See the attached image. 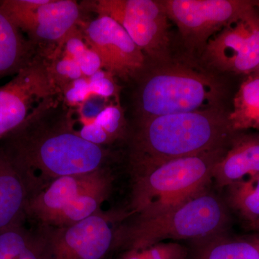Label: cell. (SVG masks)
Listing matches in <instances>:
<instances>
[{"label":"cell","mask_w":259,"mask_h":259,"mask_svg":"<svg viewBox=\"0 0 259 259\" xmlns=\"http://www.w3.org/2000/svg\"><path fill=\"white\" fill-rule=\"evenodd\" d=\"M232 132L228 116L212 107L141 121L134 139L133 173L224 148Z\"/></svg>","instance_id":"6da1fadb"},{"label":"cell","mask_w":259,"mask_h":259,"mask_svg":"<svg viewBox=\"0 0 259 259\" xmlns=\"http://www.w3.org/2000/svg\"><path fill=\"white\" fill-rule=\"evenodd\" d=\"M1 148L21 172L26 184L39 172L44 180L84 175L103 168L107 153L69 127L32 131L23 125L5 138Z\"/></svg>","instance_id":"7a4b0ae2"},{"label":"cell","mask_w":259,"mask_h":259,"mask_svg":"<svg viewBox=\"0 0 259 259\" xmlns=\"http://www.w3.org/2000/svg\"><path fill=\"white\" fill-rule=\"evenodd\" d=\"M228 224L222 199L207 188L176 207L122 224L116 229L114 249H143L166 240L202 241L225 234Z\"/></svg>","instance_id":"3957f363"},{"label":"cell","mask_w":259,"mask_h":259,"mask_svg":"<svg viewBox=\"0 0 259 259\" xmlns=\"http://www.w3.org/2000/svg\"><path fill=\"white\" fill-rule=\"evenodd\" d=\"M224 148L177 158L134 175L131 207L151 217L176 207L207 188Z\"/></svg>","instance_id":"277c9868"},{"label":"cell","mask_w":259,"mask_h":259,"mask_svg":"<svg viewBox=\"0 0 259 259\" xmlns=\"http://www.w3.org/2000/svg\"><path fill=\"white\" fill-rule=\"evenodd\" d=\"M153 70L141 81L137 95L141 121L158 116L211 108L221 89L215 80L181 64Z\"/></svg>","instance_id":"5b68a950"},{"label":"cell","mask_w":259,"mask_h":259,"mask_svg":"<svg viewBox=\"0 0 259 259\" xmlns=\"http://www.w3.org/2000/svg\"><path fill=\"white\" fill-rule=\"evenodd\" d=\"M57 93L51 70L32 60L0 87V141L50 107Z\"/></svg>","instance_id":"8992f818"},{"label":"cell","mask_w":259,"mask_h":259,"mask_svg":"<svg viewBox=\"0 0 259 259\" xmlns=\"http://www.w3.org/2000/svg\"><path fill=\"white\" fill-rule=\"evenodd\" d=\"M161 3L168 19L192 47H206L215 32L256 10L254 2L243 0H163Z\"/></svg>","instance_id":"52a82bcc"},{"label":"cell","mask_w":259,"mask_h":259,"mask_svg":"<svg viewBox=\"0 0 259 259\" xmlns=\"http://www.w3.org/2000/svg\"><path fill=\"white\" fill-rule=\"evenodd\" d=\"M95 9L99 15L110 17L120 24L145 56L166 61L168 18L161 1L100 0Z\"/></svg>","instance_id":"ba28073f"},{"label":"cell","mask_w":259,"mask_h":259,"mask_svg":"<svg viewBox=\"0 0 259 259\" xmlns=\"http://www.w3.org/2000/svg\"><path fill=\"white\" fill-rule=\"evenodd\" d=\"M125 214L100 210L71 226L47 228L52 259H106L114 249L117 228Z\"/></svg>","instance_id":"9c48e42d"},{"label":"cell","mask_w":259,"mask_h":259,"mask_svg":"<svg viewBox=\"0 0 259 259\" xmlns=\"http://www.w3.org/2000/svg\"><path fill=\"white\" fill-rule=\"evenodd\" d=\"M83 38L101 59L102 68L127 80L144 71L146 56L125 29L110 17L99 15L83 29Z\"/></svg>","instance_id":"30bf717a"},{"label":"cell","mask_w":259,"mask_h":259,"mask_svg":"<svg viewBox=\"0 0 259 259\" xmlns=\"http://www.w3.org/2000/svg\"><path fill=\"white\" fill-rule=\"evenodd\" d=\"M205 59L222 71L251 74L259 65V13L257 10L223 29L205 47Z\"/></svg>","instance_id":"8fae6325"},{"label":"cell","mask_w":259,"mask_h":259,"mask_svg":"<svg viewBox=\"0 0 259 259\" xmlns=\"http://www.w3.org/2000/svg\"><path fill=\"white\" fill-rule=\"evenodd\" d=\"M111 177L104 168L84 175L60 177L29 197L25 214L47 226L61 209L80 194Z\"/></svg>","instance_id":"7c38bea8"},{"label":"cell","mask_w":259,"mask_h":259,"mask_svg":"<svg viewBox=\"0 0 259 259\" xmlns=\"http://www.w3.org/2000/svg\"><path fill=\"white\" fill-rule=\"evenodd\" d=\"M80 9L72 0H47L32 13L23 32L33 42H60L75 28Z\"/></svg>","instance_id":"4fadbf2b"},{"label":"cell","mask_w":259,"mask_h":259,"mask_svg":"<svg viewBox=\"0 0 259 259\" xmlns=\"http://www.w3.org/2000/svg\"><path fill=\"white\" fill-rule=\"evenodd\" d=\"M259 174V135L235 139L218 162L212 180L218 187H228L245 177Z\"/></svg>","instance_id":"5bb4252c"},{"label":"cell","mask_w":259,"mask_h":259,"mask_svg":"<svg viewBox=\"0 0 259 259\" xmlns=\"http://www.w3.org/2000/svg\"><path fill=\"white\" fill-rule=\"evenodd\" d=\"M28 198L23 175L0 148V229L23 223Z\"/></svg>","instance_id":"9a60e30c"},{"label":"cell","mask_w":259,"mask_h":259,"mask_svg":"<svg viewBox=\"0 0 259 259\" xmlns=\"http://www.w3.org/2000/svg\"><path fill=\"white\" fill-rule=\"evenodd\" d=\"M31 47L0 10V78L17 74L30 62Z\"/></svg>","instance_id":"2e32d148"},{"label":"cell","mask_w":259,"mask_h":259,"mask_svg":"<svg viewBox=\"0 0 259 259\" xmlns=\"http://www.w3.org/2000/svg\"><path fill=\"white\" fill-rule=\"evenodd\" d=\"M111 186L112 177H110L91 190L80 194L61 209L46 227L59 228L71 226L95 214L100 210L102 202L108 197Z\"/></svg>","instance_id":"e0dca14e"},{"label":"cell","mask_w":259,"mask_h":259,"mask_svg":"<svg viewBox=\"0 0 259 259\" xmlns=\"http://www.w3.org/2000/svg\"><path fill=\"white\" fill-rule=\"evenodd\" d=\"M231 131L259 130V75L250 74L241 83L228 116Z\"/></svg>","instance_id":"ac0fdd59"},{"label":"cell","mask_w":259,"mask_h":259,"mask_svg":"<svg viewBox=\"0 0 259 259\" xmlns=\"http://www.w3.org/2000/svg\"><path fill=\"white\" fill-rule=\"evenodd\" d=\"M196 243L192 259H259V247L252 241L231 239L222 234Z\"/></svg>","instance_id":"d6986e66"},{"label":"cell","mask_w":259,"mask_h":259,"mask_svg":"<svg viewBox=\"0 0 259 259\" xmlns=\"http://www.w3.org/2000/svg\"><path fill=\"white\" fill-rule=\"evenodd\" d=\"M228 201L250 225L259 219V174L228 186Z\"/></svg>","instance_id":"ffe728a7"},{"label":"cell","mask_w":259,"mask_h":259,"mask_svg":"<svg viewBox=\"0 0 259 259\" xmlns=\"http://www.w3.org/2000/svg\"><path fill=\"white\" fill-rule=\"evenodd\" d=\"M34 234L23 223L0 229V259L18 258L30 244Z\"/></svg>","instance_id":"44dd1931"},{"label":"cell","mask_w":259,"mask_h":259,"mask_svg":"<svg viewBox=\"0 0 259 259\" xmlns=\"http://www.w3.org/2000/svg\"><path fill=\"white\" fill-rule=\"evenodd\" d=\"M188 248L178 242H161L139 250H127L120 259H187Z\"/></svg>","instance_id":"7402d4cb"},{"label":"cell","mask_w":259,"mask_h":259,"mask_svg":"<svg viewBox=\"0 0 259 259\" xmlns=\"http://www.w3.org/2000/svg\"><path fill=\"white\" fill-rule=\"evenodd\" d=\"M93 120L105 131L111 143L123 136L125 124L120 107H105Z\"/></svg>","instance_id":"603a6c76"},{"label":"cell","mask_w":259,"mask_h":259,"mask_svg":"<svg viewBox=\"0 0 259 259\" xmlns=\"http://www.w3.org/2000/svg\"><path fill=\"white\" fill-rule=\"evenodd\" d=\"M51 72L55 83L58 81L64 86L83 76L79 64L66 55L56 61Z\"/></svg>","instance_id":"cb8c5ba5"},{"label":"cell","mask_w":259,"mask_h":259,"mask_svg":"<svg viewBox=\"0 0 259 259\" xmlns=\"http://www.w3.org/2000/svg\"><path fill=\"white\" fill-rule=\"evenodd\" d=\"M17 259H52L47 228L35 233L30 244Z\"/></svg>","instance_id":"d4e9b609"},{"label":"cell","mask_w":259,"mask_h":259,"mask_svg":"<svg viewBox=\"0 0 259 259\" xmlns=\"http://www.w3.org/2000/svg\"><path fill=\"white\" fill-rule=\"evenodd\" d=\"M113 77L110 73L102 69L88 77L92 95H97L103 98L115 97L117 95V89Z\"/></svg>","instance_id":"484cf974"},{"label":"cell","mask_w":259,"mask_h":259,"mask_svg":"<svg viewBox=\"0 0 259 259\" xmlns=\"http://www.w3.org/2000/svg\"><path fill=\"white\" fill-rule=\"evenodd\" d=\"M66 101L72 105H81L92 95L88 77L80 78L64 86Z\"/></svg>","instance_id":"4316f807"},{"label":"cell","mask_w":259,"mask_h":259,"mask_svg":"<svg viewBox=\"0 0 259 259\" xmlns=\"http://www.w3.org/2000/svg\"><path fill=\"white\" fill-rule=\"evenodd\" d=\"M79 64L83 76L90 77L102 69V65L100 56L93 49L88 48L86 51L75 60Z\"/></svg>","instance_id":"83f0119b"},{"label":"cell","mask_w":259,"mask_h":259,"mask_svg":"<svg viewBox=\"0 0 259 259\" xmlns=\"http://www.w3.org/2000/svg\"><path fill=\"white\" fill-rule=\"evenodd\" d=\"M83 35L74 28L63 41L65 47V55L76 60L88 49V45L83 41Z\"/></svg>","instance_id":"f1b7e54d"},{"label":"cell","mask_w":259,"mask_h":259,"mask_svg":"<svg viewBox=\"0 0 259 259\" xmlns=\"http://www.w3.org/2000/svg\"><path fill=\"white\" fill-rule=\"evenodd\" d=\"M250 226H251V228H253V229L259 231V219L257 220L255 223H253V224L250 225Z\"/></svg>","instance_id":"f546056e"},{"label":"cell","mask_w":259,"mask_h":259,"mask_svg":"<svg viewBox=\"0 0 259 259\" xmlns=\"http://www.w3.org/2000/svg\"><path fill=\"white\" fill-rule=\"evenodd\" d=\"M252 241L254 242L255 244L258 245L259 247V235L258 236L255 237L254 238H253V240H252Z\"/></svg>","instance_id":"4dcf8cb0"},{"label":"cell","mask_w":259,"mask_h":259,"mask_svg":"<svg viewBox=\"0 0 259 259\" xmlns=\"http://www.w3.org/2000/svg\"><path fill=\"white\" fill-rule=\"evenodd\" d=\"M254 74H258L259 75V65L258 66V67H257V69H255V71H254Z\"/></svg>","instance_id":"1f68e13d"},{"label":"cell","mask_w":259,"mask_h":259,"mask_svg":"<svg viewBox=\"0 0 259 259\" xmlns=\"http://www.w3.org/2000/svg\"><path fill=\"white\" fill-rule=\"evenodd\" d=\"M254 5H255V6L256 7V8H259V1L254 2Z\"/></svg>","instance_id":"d6a6232c"},{"label":"cell","mask_w":259,"mask_h":259,"mask_svg":"<svg viewBox=\"0 0 259 259\" xmlns=\"http://www.w3.org/2000/svg\"><path fill=\"white\" fill-rule=\"evenodd\" d=\"M106 259H109V258H106Z\"/></svg>","instance_id":"836d02e7"}]
</instances>
